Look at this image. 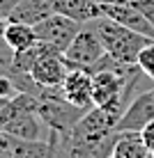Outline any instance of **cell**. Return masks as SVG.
Listing matches in <instances>:
<instances>
[{
	"label": "cell",
	"mask_w": 154,
	"mask_h": 158,
	"mask_svg": "<svg viewBox=\"0 0 154 158\" xmlns=\"http://www.w3.org/2000/svg\"><path fill=\"white\" fill-rule=\"evenodd\" d=\"M5 25H7V21L0 19V53H12L7 46H5V39H2V32H5Z\"/></svg>",
	"instance_id": "cell-18"
},
{
	"label": "cell",
	"mask_w": 154,
	"mask_h": 158,
	"mask_svg": "<svg viewBox=\"0 0 154 158\" xmlns=\"http://www.w3.org/2000/svg\"><path fill=\"white\" fill-rule=\"evenodd\" d=\"M136 64H138V69L154 83V41H150L138 53V62H136Z\"/></svg>",
	"instance_id": "cell-14"
},
{
	"label": "cell",
	"mask_w": 154,
	"mask_h": 158,
	"mask_svg": "<svg viewBox=\"0 0 154 158\" xmlns=\"http://www.w3.org/2000/svg\"><path fill=\"white\" fill-rule=\"evenodd\" d=\"M48 14H53L51 2L48 0H19L14 5L12 14L7 21L14 23H25V25H37L39 21H44Z\"/></svg>",
	"instance_id": "cell-10"
},
{
	"label": "cell",
	"mask_w": 154,
	"mask_h": 158,
	"mask_svg": "<svg viewBox=\"0 0 154 158\" xmlns=\"http://www.w3.org/2000/svg\"><path fill=\"white\" fill-rule=\"evenodd\" d=\"M60 89H62L64 99L74 103V106L83 108V110L95 108V101H92V73L87 69H69Z\"/></svg>",
	"instance_id": "cell-7"
},
{
	"label": "cell",
	"mask_w": 154,
	"mask_h": 158,
	"mask_svg": "<svg viewBox=\"0 0 154 158\" xmlns=\"http://www.w3.org/2000/svg\"><path fill=\"white\" fill-rule=\"evenodd\" d=\"M67 71H69V64L64 62V57L60 55V53L44 51L42 55L37 57V62L32 64L30 76H32V80H35L39 87L48 89V87H60L62 85Z\"/></svg>",
	"instance_id": "cell-6"
},
{
	"label": "cell",
	"mask_w": 154,
	"mask_h": 158,
	"mask_svg": "<svg viewBox=\"0 0 154 158\" xmlns=\"http://www.w3.org/2000/svg\"><path fill=\"white\" fill-rule=\"evenodd\" d=\"M37 112H39V117L44 119V124L48 128L58 131V133H69L87 110L69 103L60 87H48V89H44L39 94Z\"/></svg>",
	"instance_id": "cell-2"
},
{
	"label": "cell",
	"mask_w": 154,
	"mask_h": 158,
	"mask_svg": "<svg viewBox=\"0 0 154 158\" xmlns=\"http://www.w3.org/2000/svg\"><path fill=\"white\" fill-rule=\"evenodd\" d=\"M140 138H143V144L147 147V151L154 156V122L145 124V126L140 128Z\"/></svg>",
	"instance_id": "cell-16"
},
{
	"label": "cell",
	"mask_w": 154,
	"mask_h": 158,
	"mask_svg": "<svg viewBox=\"0 0 154 158\" xmlns=\"http://www.w3.org/2000/svg\"><path fill=\"white\" fill-rule=\"evenodd\" d=\"M103 55H106V48H103L99 35L95 32V28L90 23L81 25V30L76 32V37L67 46V51L62 53V57L69 64V69H90Z\"/></svg>",
	"instance_id": "cell-4"
},
{
	"label": "cell",
	"mask_w": 154,
	"mask_h": 158,
	"mask_svg": "<svg viewBox=\"0 0 154 158\" xmlns=\"http://www.w3.org/2000/svg\"><path fill=\"white\" fill-rule=\"evenodd\" d=\"M19 94H21V89L16 87V83L12 80V76H9V73H2V76H0V99L12 101V99H16Z\"/></svg>",
	"instance_id": "cell-15"
},
{
	"label": "cell",
	"mask_w": 154,
	"mask_h": 158,
	"mask_svg": "<svg viewBox=\"0 0 154 158\" xmlns=\"http://www.w3.org/2000/svg\"><path fill=\"white\" fill-rule=\"evenodd\" d=\"M48 2H51V9L55 14H62L81 25L103 16V7L92 2V0H48Z\"/></svg>",
	"instance_id": "cell-9"
},
{
	"label": "cell",
	"mask_w": 154,
	"mask_h": 158,
	"mask_svg": "<svg viewBox=\"0 0 154 158\" xmlns=\"http://www.w3.org/2000/svg\"><path fill=\"white\" fill-rule=\"evenodd\" d=\"M103 16H108V19L117 21V23L126 25V28H131V30H136V32H140V35L154 39V28H152V23L147 21V16L143 14L138 7H136L134 0L117 2V5H106V7H103Z\"/></svg>",
	"instance_id": "cell-8"
},
{
	"label": "cell",
	"mask_w": 154,
	"mask_h": 158,
	"mask_svg": "<svg viewBox=\"0 0 154 158\" xmlns=\"http://www.w3.org/2000/svg\"><path fill=\"white\" fill-rule=\"evenodd\" d=\"M2 39H5V46H7L12 53H14V51H23V48L37 44V37H35L32 25L14 23V21H7L5 32H2Z\"/></svg>",
	"instance_id": "cell-12"
},
{
	"label": "cell",
	"mask_w": 154,
	"mask_h": 158,
	"mask_svg": "<svg viewBox=\"0 0 154 158\" xmlns=\"http://www.w3.org/2000/svg\"><path fill=\"white\" fill-rule=\"evenodd\" d=\"M152 158H154V156H152Z\"/></svg>",
	"instance_id": "cell-20"
},
{
	"label": "cell",
	"mask_w": 154,
	"mask_h": 158,
	"mask_svg": "<svg viewBox=\"0 0 154 158\" xmlns=\"http://www.w3.org/2000/svg\"><path fill=\"white\" fill-rule=\"evenodd\" d=\"M42 53H44L42 44H32V46L23 48V51H14V53H12V60H9V64H12L16 71H25V73H30L32 64L37 62V57H39Z\"/></svg>",
	"instance_id": "cell-13"
},
{
	"label": "cell",
	"mask_w": 154,
	"mask_h": 158,
	"mask_svg": "<svg viewBox=\"0 0 154 158\" xmlns=\"http://www.w3.org/2000/svg\"><path fill=\"white\" fill-rule=\"evenodd\" d=\"M92 2L101 5V7H106V5H117V2H126V0H92Z\"/></svg>",
	"instance_id": "cell-19"
},
{
	"label": "cell",
	"mask_w": 154,
	"mask_h": 158,
	"mask_svg": "<svg viewBox=\"0 0 154 158\" xmlns=\"http://www.w3.org/2000/svg\"><path fill=\"white\" fill-rule=\"evenodd\" d=\"M9 60H12V53H0V76H2V73H7Z\"/></svg>",
	"instance_id": "cell-17"
},
{
	"label": "cell",
	"mask_w": 154,
	"mask_h": 158,
	"mask_svg": "<svg viewBox=\"0 0 154 158\" xmlns=\"http://www.w3.org/2000/svg\"><path fill=\"white\" fill-rule=\"evenodd\" d=\"M37 37V44H42L44 51L48 53H60L62 55L67 51V46L71 44V39L76 37V32L81 30V23L67 19L62 14H48L44 21H39L37 25H32Z\"/></svg>",
	"instance_id": "cell-3"
},
{
	"label": "cell",
	"mask_w": 154,
	"mask_h": 158,
	"mask_svg": "<svg viewBox=\"0 0 154 158\" xmlns=\"http://www.w3.org/2000/svg\"><path fill=\"white\" fill-rule=\"evenodd\" d=\"M90 25L99 35V39H101L108 55L115 57L117 62H124V64H136L138 62V53L150 41H154L150 37H145L140 32L117 23V21L108 19V16H99V19L90 21Z\"/></svg>",
	"instance_id": "cell-1"
},
{
	"label": "cell",
	"mask_w": 154,
	"mask_h": 158,
	"mask_svg": "<svg viewBox=\"0 0 154 158\" xmlns=\"http://www.w3.org/2000/svg\"><path fill=\"white\" fill-rule=\"evenodd\" d=\"M108 158H152V154L143 144L140 131H124V133H117L113 154Z\"/></svg>",
	"instance_id": "cell-11"
},
{
	"label": "cell",
	"mask_w": 154,
	"mask_h": 158,
	"mask_svg": "<svg viewBox=\"0 0 154 158\" xmlns=\"http://www.w3.org/2000/svg\"><path fill=\"white\" fill-rule=\"evenodd\" d=\"M126 80H129V76H122L117 71H111V69L95 71L92 73V101H95V106L103 108V106H111V103H122V89Z\"/></svg>",
	"instance_id": "cell-5"
}]
</instances>
